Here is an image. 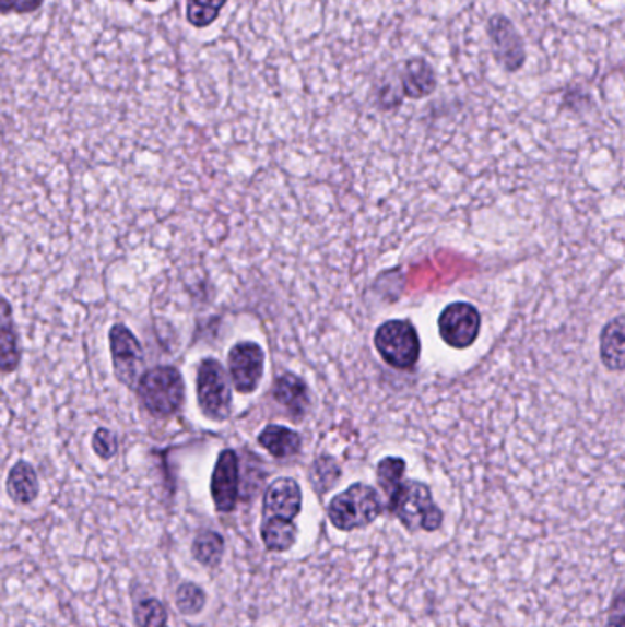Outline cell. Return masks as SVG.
I'll use <instances>...</instances> for the list:
<instances>
[{"instance_id":"obj_1","label":"cell","mask_w":625,"mask_h":627,"mask_svg":"<svg viewBox=\"0 0 625 627\" xmlns=\"http://www.w3.org/2000/svg\"><path fill=\"white\" fill-rule=\"evenodd\" d=\"M387 507L408 531L435 532L443 525V510L433 501L429 486L421 481H402Z\"/></svg>"},{"instance_id":"obj_2","label":"cell","mask_w":625,"mask_h":627,"mask_svg":"<svg viewBox=\"0 0 625 627\" xmlns=\"http://www.w3.org/2000/svg\"><path fill=\"white\" fill-rule=\"evenodd\" d=\"M384 512L380 494L373 486L354 483L329 502L330 523L338 531H356L367 527Z\"/></svg>"},{"instance_id":"obj_3","label":"cell","mask_w":625,"mask_h":627,"mask_svg":"<svg viewBox=\"0 0 625 627\" xmlns=\"http://www.w3.org/2000/svg\"><path fill=\"white\" fill-rule=\"evenodd\" d=\"M138 393L149 413L170 416L182 407L186 386L182 375L175 367H154L140 378Z\"/></svg>"},{"instance_id":"obj_4","label":"cell","mask_w":625,"mask_h":627,"mask_svg":"<svg viewBox=\"0 0 625 627\" xmlns=\"http://www.w3.org/2000/svg\"><path fill=\"white\" fill-rule=\"evenodd\" d=\"M375 347L394 369H411L421 358V338L408 320L386 321L376 329Z\"/></svg>"},{"instance_id":"obj_5","label":"cell","mask_w":625,"mask_h":627,"mask_svg":"<svg viewBox=\"0 0 625 627\" xmlns=\"http://www.w3.org/2000/svg\"><path fill=\"white\" fill-rule=\"evenodd\" d=\"M197 397L200 410L211 421L222 423L232 413V391L226 372L216 359L208 358L199 365Z\"/></svg>"},{"instance_id":"obj_6","label":"cell","mask_w":625,"mask_h":627,"mask_svg":"<svg viewBox=\"0 0 625 627\" xmlns=\"http://www.w3.org/2000/svg\"><path fill=\"white\" fill-rule=\"evenodd\" d=\"M481 331V314L470 303H451L438 318V332L449 347L467 348L475 343Z\"/></svg>"},{"instance_id":"obj_7","label":"cell","mask_w":625,"mask_h":627,"mask_svg":"<svg viewBox=\"0 0 625 627\" xmlns=\"http://www.w3.org/2000/svg\"><path fill=\"white\" fill-rule=\"evenodd\" d=\"M486 32L497 63L508 72H518L524 63V46L516 26L503 15H495L490 19Z\"/></svg>"},{"instance_id":"obj_8","label":"cell","mask_w":625,"mask_h":627,"mask_svg":"<svg viewBox=\"0 0 625 627\" xmlns=\"http://www.w3.org/2000/svg\"><path fill=\"white\" fill-rule=\"evenodd\" d=\"M229 372L239 393H253L264 371V351L257 343L240 342L227 356Z\"/></svg>"},{"instance_id":"obj_9","label":"cell","mask_w":625,"mask_h":627,"mask_svg":"<svg viewBox=\"0 0 625 627\" xmlns=\"http://www.w3.org/2000/svg\"><path fill=\"white\" fill-rule=\"evenodd\" d=\"M110 353L114 371L126 386H134L143 364L142 345L126 326H114L110 331Z\"/></svg>"},{"instance_id":"obj_10","label":"cell","mask_w":625,"mask_h":627,"mask_svg":"<svg viewBox=\"0 0 625 627\" xmlns=\"http://www.w3.org/2000/svg\"><path fill=\"white\" fill-rule=\"evenodd\" d=\"M211 497L219 512H232L239 499V457L234 450L222 451L211 475Z\"/></svg>"},{"instance_id":"obj_11","label":"cell","mask_w":625,"mask_h":627,"mask_svg":"<svg viewBox=\"0 0 625 627\" xmlns=\"http://www.w3.org/2000/svg\"><path fill=\"white\" fill-rule=\"evenodd\" d=\"M303 494L296 480L279 477L268 486L262 499V519L294 521L302 512Z\"/></svg>"},{"instance_id":"obj_12","label":"cell","mask_w":625,"mask_h":627,"mask_svg":"<svg viewBox=\"0 0 625 627\" xmlns=\"http://www.w3.org/2000/svg\"><path fill=\"white\" fill-rule=\"evenodd\" d=\"M400 81H402V92L410 99L427 97L433 94L435 86H437L435 70L432 69V64L426 63L421 58L410 59L405 63L404 72L400 74Z\"/></svg>"},{"instance_id":"obj_13","label":"cell","mask_w":625,"mask_h":627,"mask_svg":"<svg viewBox=\"0 0 625 627\" xmlns=\"http://www.w3.org/2000/svg\"><path fill=\"white\" fill-rule=\"evenodd\" d=\"M21 362L19 338L13 327L12 307L0 297V372H13Z\"/></svg>"},{"instance_id":"obj_14","label":"cell","mask_w":625,"mask_h":627,"mask_svg":"<svg viewBox=\"0 0 625 627\" xmlns=\"http://www.w3.org/2000/svg\"><path fill=\"white\" fill-rule=\"evenodd\" d=\"M273 397H275L279 404L286 407L294 421H299V416L307 413V386H305L302 378L292 375V372H284L283 377L279 378L278 382H275V389H273Z\"/></svg>"},{"instance_id":"obj_15","label":"cell","mask_w":625,"mask_h":627,"mask_svg":"<svg viewBox=\"0 0 625 627\" xmlns=\"http://www.w3.org/2000/svg\"><path fill=\"white\" fill-rule=\"evenodd\" d=\"M600 356L611 371H624V316L622 314L609 321L603 329L602 336H600Z\"/></svg>"},{"instance_id":"obj_16","label":"cell","mask_w":625,"mask_h":627,"mask_svg":"<svg viewBox=\"0 0 625 627\" xmlns=\"http://www.w3.org/2000/svg\"><path fill=\"white\" fill-rule=\"evenodd\" d=\"M259 445L264 450L270 451L273 457L278 459H286V457H294L302 450V437L292 429L284 428V426H267L259 435Z\"/></svg>"},{"instance_id":"obj_17","label":"cell","mask_w":625,"mask_h":627,"mask_svg":"<svg viewBox=\"0 0 625 627\" xmlns=\"http://www.w3.org/2000/svg\"><path fill=\"white\" fill-rule=\"evenodd\" d=\"M8 494L19 505H28L39 494V480L32 464L21 461L8 475Z\"/></svg>"},{"instance_id":"obj_18","label":"cell","mask_w":625,"mask_h":627,"mask_svg":"<svg viewBox=\"0 0 625 627\" xmlns=\"http://www.w3.org/2000/svg\"><path fill=\"white\" fill-rule=\"evenodd\" d=\"M261 537L268 551L286 553L296 543V523L294 521H283V519H262Z\"/></svg>"},{"instance_id":"obj_19","label":"cell","mask_w":625,"mask_h":627,"mask_svg":"<svg viewBox=\"0 0 625 627\" xmlns=\"http://www.w3.org/2000/svg\"><path fill=\"white\" fill-rule=\"evenodd\" d=\"M405 474V461L400 457H386L376 466V480L381 490L386 492L387 501L397 494Z\"/></svg>"},{"instance_id":"obj_20","label":"cell","mask_w":625,"mask_h":627,"mask_svg":"<svg viewBox=\"0 0 625 627\" xmlns=\"http://www.w3.org/2000/svg\"><path fill=\"white\" fill-rule=\"evenodd\" d=\"M193 554L197 561L205 567H216L224 554V540L213 531L200 532L199 536L194 537Z\"/></svg>"},{"instance_id":"obj_21","label":"cell","mask_w":625,"mask_h":627,"mask_svg":"<svg viewBox=\"0 0 625 627\" xmlns=\"http://www.w3.org/2000/svg\"><path fill=\"white\" fill-rule=\"evenodd\" d=\"M227 0H188V21L194 28H208L215 23Z\"/></svg>"},{"instance_id":"obj_22","label":"cell","mask_w":625,"mask_h":627,"mask_svg":"<svg viewBox=\"0 0 625 627\" xmlns=\"http://www.w3.org/2000/svg\"><path fill=\"white\" fill-rule=\"evenodd\" d=\"M138 627H167V613L156 599L143 600L134 610Z\"/></svg>"},{"instance_id":"obj_23","label":"cell","mask_w":625,"mask_h":627,"mask_svg":"<svg viewBox=\"0 0 625 627\" xmlns=\"http://www.w3.org/2000/svg\"><path fill=\"white\" fill-rule=\"evenodd\" d=\"M340 468L329 457H323L314 462L312 466V486L319 494H325L335 481L340 480Z\"/></svg>"},{"instance_id":"obj_24","label":"cell","mask_w":625,"mask_h":627,"mask_svg":"<svg viewBox=\"0 0 625 627\" xmlns=\"http://www.w3.org/2000/svg\"><path fill=\"white\" fill-rule=\"evenodd\" d=\"M205 594L194 583H182L177 591V607L184 615H197L204 610Z\"/></svg>"},{"instance_id":"obj_25","label":"cell","mask_w":625,"mask_h":627,"mask_svg":"<svg viewBox=\"0 0 625 627\" xmlns=\"http://www.w3.org/2000/svg\"><path fill=\"white\" fill-rule=\"evenodd\" d=\"M92 446H94V451L102 459H110V457L116 456L118 451V439L116 435L110 431V429H97L94 434V439H92Z\"/></svg>"},{"instance_id":"obj_26","label":"cell","mask_w":625,"mask_h":627,"mask_svg":"<svg viewBox=\"0 0 625 627\" xmlns=\"http://www.w3.org/2000/svg\"><path fill=\"white\" fill-rule=\"evenodd\" d=\"M45 0H0V13H32L43 7Z\"/></svg>"},{"instance_id":"obj_27","label":"cell","mask_w":625,"mask_h":627,"mask_svg":"<svg viewBox=\"0 0 625 627\" xmlns=\"http://www.w3.org/2000/svg\"><path fill=\"white\" fill-rule=\"evenodd\" d=\"M605 627H624V599H622V593H618V596L614 600L611 613H609L608 626Z\"/></svg>"},{"instance_id":"obj_28","label":"cell","mask_w":625,"mask_h":627,"mask_svg":"<svg viewBox=\"0 0 625 627\" xmlns=\"http://www.w3.org/2000/svg\"><path fill=\"white\" fill-rule=\"evenodd\" d=\"M145 2H156V0H145Z\"/></svg>"}]
</instances>
